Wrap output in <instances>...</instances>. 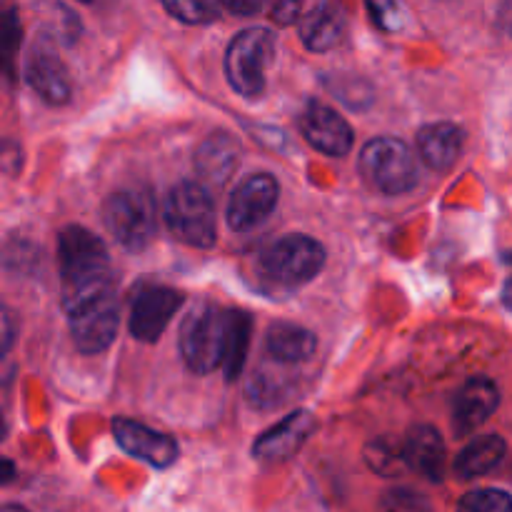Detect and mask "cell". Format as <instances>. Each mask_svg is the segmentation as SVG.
Wrapping results in <instances>:
<instances>
[{
    "label": "cell",
    "mask_w": 512,
    "mask_h": 512,
    "mask_svg": "<svg viewBox=\"0 0 512 512\" xmlns=\"http://www.w3.org/2000/svg\"><path fill=\"white\" fill-rule=\"evenodd\" d=\"M58 268L63 278V305L113 288L103 240L80 225H68L58 233Z\"/></svg>",
    "instance_id": "1"
},
{
    "label": "cell",
    "mask_w": 512,
    "mask_h": 512,
    "mask_svg": "<svg viewBox=\"0 0 512 512\" xmlns=\"http://www.w3.org/2000/svg\"><path fill=\"white\" fill-rule=\"evenodd\" d=\"M163 218L173 238L190 248H210L218 238L213 198L203 185L190 180H183L170 190L165 198Z\"/></svg>",
    "instance_id": "2"
},
{
    "label": "cell",
    "mask_w": 512,
    "mask_h": 512,
    "mask_svg": "<svg viewBox=\"0 0 512 512\" xmlns=\"http://www.w3.org/2000/svg\"><path fill=\"white\" fill-rule=\"evenodd\" d=\"M228 340V310L215 305H198L180 328V355L193 373L208 375L223 368Z\"/></svg>",
    "instance_id": "3"
},
{
    "label": "cell",
    "mask_w": 512,
    "mask_h": 512,
    "mask_svg": "<svg viewBox=\"0 0 512 512\" xmlns=\"http://www.w3.org/2000/svg\"><path fill=\"white\" fill-rule=\"evenodd\" d=\"M68 313L70 335L80 353L98 355L110 348L118 335L120 308L115 298V288H105L100 293L85 295L63 305Z\"/></svg>",
    "instance_id": "4"
},
{
    "label": "cell",
    "mask_w": 512,
    "mask_h": 512,
    "mask_svg": "<svg viewBox=\"0 0 512 512\" xmlns=\"http://www.w3.org/2000/svg\"><path fill=\"white\" fill-rule=\"evenodd\" d=\"M360 175L383 195H403L418 185V160L398 138H375L360 153Z\"/></svg>",
    "instance_id": "5"
},
{
    "label": "cell",
    "mask_w": 512,
    "mask_h": 512,
    "mask_svg": "<svg viewBox=\"0 0 512 512\" xmlns=\"http://www.w3.org/2000/svg\"><path fill=\"white\" fill-rule=\"evenodd\" d=\"M103 223L115 240L130 253L150 245L158 230V210L150 193L140 188L118 190L103 205Z\"/></svg>",
    "instance_id": "6"
},
{
    "label": "cell",
    "mask_w": 512,
    "mask_h": 512,
    "mask_svg": "<svg viewBox=\"0 0 512 512\" xmlns=\"http://www.w3.org/2000/svg\"><path fill=\"white\" fill-rule=\"evenodd\" d=\"M275 38L265 28L240 30L225 53V75L243 98H258L265 90V73L273 63Z\"/></svg>",
    "instance_id": "7"
},
{
    "label": "cell",
    "mask_w": 512,
    "mask_h": 512,
    "mask_svg": "<svg viewBox=\"0 0 512 512\" xmlns=\"http://www.w3.org/2000/svg\"><path fill=\"white\" fill-rule=\"evenodd\" d=\"M325 250L308 235H285L270 245L260 260V270L280 288H300L323 270Z\"/></svg>",
    "instance_id": "8"
},
{
    "label": "cell",
    "mask_w": 512,
    "mask_h": 512,
    "mask_svg": "<svg viewBox=\"0 0 512 512\" xmlns=\"http://www.w3.org/2000/svg\"><path fill=\"white\" fill-rule=\"evenodd\" d=\"M280 198L278 180L270 173L248 175L233 190L228 203V225L235 233H250L270 218Z\"/></svg>",
    "instance_id": "9"
},
{
    "label": "cell",
    "mask_w": 512,
    "mask_h": 512,
    "mask_svg": "<svg viewBox=\"0 0 512 512\" xmlns=\"http://www.w3.org/2000/svg\"><path fill=\"white\" fill-rule=\"evenodd\" d=\"M298 123L305 140H308L315 150L330 155V158L348 155L350 148H353V130H350L348 120H345L338 110L328 108L325 103L308 100L305 108L300 110Z\"/></svg>",
    "instance_id": "10"
},
{
    "label": "cell",
    "mask_w": 512,
    "mask_h": 512,
    "mask_svg": "<svg viewBox=\"0 0 512 512\" xmlns=\"http://www.w3.org/2000/svg\"><path fill=\"white\" fill-rule=\"evenodd\" d=\"M180 303H183V293L173 288L150 285V288L140 290L133 300V308H130L133 338L143 340V343H155L165 333L173 315L178 313Z\"/></svg>",
    "instance_id": "11"
},
{
    "label": "cell",
    "mask_w": 512,
    "mask_h": 512,
    "mask_svg": "<svg viewBox=\"0 0 512 512\" xmlns=\"http://www.w3.org/2000/svg\"><path fill=\"white\" fill-rule=\"evenodd\" d=\"M113 435L125 453L138 460H145L153 468H168L178 458V445H175L170 435L158 433V430L135 423V420H115Z\"/></svg>",
    "instance_id": "12"
},
{
    "label": "cell",
    "mask_w": 512,
    "mask_h": 512,
    "mask_svg": "<svg viewBox=\"0 0 512 512\" xmlns=\"http://www.w3.org/2000/svg\"><path fill=\"white\" fill-rule=\"evenodd\" d=\"M500 390L488 378H470L463 383L453 400V425L458 435H468L488 423L490 415L498 410Z\"/></svg>",
    "instance_id": "13"
},
{
    "label": "cell",
    "mask_w": 512,
    "mask_h": 512,
    "mask_svg": "<svg viewBox=\"0 0 512 512\" xmlns=\"http://www.w3.org/2000/svg\"><path fill=\"white\" fill-rule=\"evenodd\" d=\"M315 430L313 415L298 410V413L288 415L283 423H278L275 428H270L268 433L260 435L255 440L253 455L263 463H283V460L293 458L300 448L305 445V440L310 438V433Z\"/></svg>",
    "instance_id": "14"
},
{
    "label": "cell",
    "mask_w": 512,
    "mask_h": 512,
    "mask_svg": "<svg viewBox=\"0 0 512 512\" xmlns=\"http://www.w3.org/2000/svg\"><path fill=\"white\" fill-rule=\"evenodd\" d=\"M238 163L240 145L228 133H213L200 143L198 153H195V170H198L200 180L213 188H223L238 170Z\"/></svg>",
    "instance_id": "15"
},
{
    "label": "cell",
    "mask_w": 512,
    "mask_h": 512,
    "mask_svg": "<svg viewBox=\"0 0 512 512\" xmlns=\"http://www.w3.org/2000/svg\"><path fill=\"white\" fill-rule=\"evenodd\" d=\"M408 468L430 483H440L445 475V443L430 425H415L403 440Z\"/></svg>",
    "instance_id": "16"
},
{
    "label": "cell",
    "mask_w": 512,
    "mask_h": 512,
    "mask_svg": "<svg viewBox=\"0 0 512 512\" xmlns=\"http://www.w3.org/2000/svg\"><path fill=\"white\" fill-rule=\"evenodd\" d=\"M345 35V10L335 0L315 5L303 20H300V40L305 48L315 53L335 48Z\"/></svg>",
    "instance_id": "17"
},
{
    "label": "cell",
    "mask_w": 512,
    "mask_h": 512,
    "mask_svg": "<svg viewBox=\"0 0 512 512\" xmlns=\"http://www.w3.org/2000/svg\"><path fill=\"white\" fill-rule=\"evenodd\" d=\"M465 145V133L455 123H433L420 128L418 150L428 168L448 170L460 158Z\"/></svg>",
    "instance_id": "18"
},
{
    "label": "cell",
    "mask_w": 512,
    "mask_h": 512,
    "mask_svg": "<svg viewBox=\"0 0 512 512\" xmlns=\"http://www.w3.org/2000/svg\"><path fill=\"white\" fill-rule=\"evenodd\" d=\"M25 80L30 88L50 105H63L70 98V80L65 65L53 53L35 50L25 65Z\"/></svg>",
    "instance_id": "19"
},
{
    "label": "cell",
    "mask_w": 512,
    "mask_h": 512,
    "mask_svg": "<svg viewBox=\"0 0 512 512\" xmlns=\"http://www.w3.org/2000/svg\"><path fill=\"white\" fill-rule=\"evenodd\" d=\"M265 348H268V353L273 355L278 363L295 365L313 358L315 348H318V338H315L310 330L300 328V325L275 323L273 328L268 330Z\"/></svg>",
    "instance_id": "20"
},
{
    "label": "cell",
    "mask_w": 512,
    "mask_h": 512,
    "mask_svg": "<svg viewBox=\"0 0 512 512\" xmlns=\"http://www.w3.org/2000/svg\"><path fill=\"white\" fill-rule=\"evenodd\" d=\"M505 450L508 445L500 435H480L468 448L460 450V455L455 458V473L463 480L483 478L490 470L498 468L500 460L505 458Z\"/></svg>",
    "instance_id": "21"
},
{
    "label": "cell",
    "mask_w": 512,
    "mask_h": 512,
    "mask_svg": "<svg viewBox=\"0 0 512 512\" xmlns=\"http://www.w3.org/2000/svg\"><path fill=\"white\" fill-rule=\"evenodd\" d=\"M250 333H253V318L245 310H228V340H225V358L220 368L228 380H235L243 373Z\"/></svg>",
    "instance_id": "22"
},
{
    "label": "cell",
    "mask_w": 512,
    "mask_h": 512,
    "mask_svg": "<svg viewBox=\"0 0 512 512\" xmlns=\"http://www.w3.org/2000/svg\"><path fill=\"white\" fill-rule=\"evenodd\" d=\"M365 460L370 468L383 478H395L408 468V458H405L403 443L393 438H378L365 448Z\"/></svg>",
    "instance_id": "23"
},
{
    "label": "cell",
    "mask_w": 512,
    "mask_h": 512,
    "mask_svg": "<svg viewBox=\"0 0 512 512\" xmlns=\"http://www.w3.org/2000/svg\"><path fill=\"white\" fill-rule=\"evenodd\" d=\"M458 512H512V498L505 490H470L458 503Z\"/></svg>",
    "instance_id": "24"
},
{
    "label": "cell",
    "mask_w": 512,
    "mask_h": 512,
    "mask_svg": "<svg viewBox=\"0 0 512 512\" xmlns=\"http://www.w3.org/2000/svg\"><path fill=\"white\" fill-rule=\"evenodd\" d=\"M165 5L173 18H178L180 23L188 25H203L210 23L215 18V3L213 0H160Z\"/></svg>",
    "instance_id": "25"
},
{
    "label": "cell",
    "mask_w": 512,
    "mask_h": 512,
    "mask_svg": "<svg viewBox=\"0 0 512 512\" xmlns=\"http://www.w3.org/2000/svg\"><path fill=\"white\" fill-rule=\"evenodd\" d=\"M380 510L383 512H433L430 500L425 495L415 493V490H390L385 498L380 500Z\"/></svg>",
    "instance_id": "26"
},
{
    "label": "cell",
    "mask_w": 512,
    "mask_h": 512,
    "mask_svg": "<svg viewBox=\"0 0 512 512\" xmlns=\"http://www.w3.org/2000/svg\"><path fill=\"white\" fill-rule=\"evenodd\" d=\"M368 3L370 15H373L375 23L383 30H398L403 23V10H400L398 0H365Z\"/></svg>",
    "instance_id": "27"
},
{
    "label": "cell",
    "mask_w": 512,
    "mask_h": 512,
    "mask_svg": "<svg viewBox=\"0 0 512 512\" xmlns=\"http://www.w3.org/2000/svg\"><path fill=\"white\" fill-rule=\"evenodd\" d=\"M300 8H303V0H275L273 20L278 25H293L300 18Z\"/></svg>",
    "instance_id": "28"
},
{
    "label": "cell",
    "mask_w": 512,
    "mask_h": 512,
    "mask_svg": "<svg viewBox=\"0 0 512 512\" xmlns=\"http://www.w3.org/2000/svg\"><path fill=\"white\" fill-rule=\"evenodd\" d=\"M220 3H223L225 10H230L233 15H243V18H248V15L260 13L265 0H220Z\"/></svg>",
    "instance_id": "29"
},
{
    "label": "cell",
    "mask_w": 512,
    "mask_h": 512,
    "mask_svg": "<svg viewBox=\"0 0 512 512\" xmlns=\"http://www.w3.org/2000/svg\"><path fill=\"white\" fill-rule=\"evenodd\" d=\"M18 35H20V28L18 23H15V13H8V18H5V53H13L15 43H18Z\"/></svg>",
    "instance_id": "30"
},
{
    "label": "cell",
    "mask_w": 512,
    "mask_h": 512,
    "mask_svg": "<svg viewBox=\"0 0 512 512\" xmlns=\"http://www.w3.org/2000/svg\"><path fill=\"white\" fill-rule=\"evenodd\" d=\"M503 303H505V308L512 310V278L505 283V288H503Z\"/></svg>",
    "instance_id": "31"
},
{
    "label": "cell",
    "mask_w": 512,
    "mask_h": 512,
    "mask_svg": "<svg viewBox=\"0 0 512 512\" xmlns=\"http://www.w3.org/2000/svg\"><path fill=\"white\" fill-rule=\"evenodd\" d=\"M3 512H28V510L18 508V505H5V508H3Z\"/></svg>",
    "instance_id": "32"
},
{
    "label": "cell",
    "mask_w": 512,
    "mask_h": 512,
    "mask_svg": "<svg viewBox=\"0 0 512 512\" xmlns=\"http://www.w3.org/2000/svg\"><path fill=\"white\" fill-rule=\"evenodd\" d=\"M80 3H90V0H80Z\"/></svg>",
    "instance_id": "33"
}]
</instances>
